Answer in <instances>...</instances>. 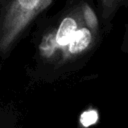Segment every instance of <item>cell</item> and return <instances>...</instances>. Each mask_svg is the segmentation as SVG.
I'll return each instance as SVG.
<instances>
[{
  "label": "cell",
  "instance_id": "1",
  "mask_svg": "<svg viewBox=\"0 0 128 128\" xmlns=\"http://www.w3.org/2000/svg\"><path fill=\"white\" fill-rule=\"evenodd\" d=\"M101 32L88 27L81 1L72 3L34 38V53L27 75L35 83L63 80L82 69L100 45Z\"/></svg>",
  "mask_w": 128,
  "mask_h": 128
},
{
  "label": "cell",
  "instance_id": "2",
  "mask_svg": "<svg viewBox=\"0 0 128 128\" xmlns=\"http://www.w3.org/2000/svg\"><path fill=\"white\" fill-rule=\"evenodd\" d=\"M53 0H7L0 12V58L6 59L31 23Z\"/></svg>",
  "mask_w": 128,
  "mask_h": 128
},
{
  "label": "cell",
  "instance_id": "3",
  "mask_svg": "<svg viewBox=\"0 0 128 128\" xmlns=\"http://www.w3.org/2000/svg\"><path fill=\"white\" fill-rule=\"evenodd\" d=\"M124 1L125 0H99L100 19L105 32H108L110 30L113 18L120 6L123 5Z\"/></svg>",
  "mask_w": 128,
  "mask_h": 128
},
{
  "label": "cell",
  "instance_id": "4",
  "mask_svg": "<svg viewBox=\"0 0 128 128\" xmlns=\"http://www.w3.org/2000/svg\"><path fill=\"white\" fill-rule=\"evenodd\" d=\"M0 128H25L19 112L11 104H0Z\"/></svg>",
  "mask_w": 128,
  "mask_h": 128
},
{
  "label": "cell",
  "instance_id": "5",
  "mask_svg": "<svg viewBox=\"0 0 128 128\" xmlns=\"http://www.w3.org/2000/svg\"><path fill=\"white\" fill-rule=\"evenodd\" d=\"M120 49L123 53H128V21H127L126 26H125V31H124V35H123Z\"/></svg>",
  "mask_w": 128,
  "mask_h": 128
}]
</instances>
